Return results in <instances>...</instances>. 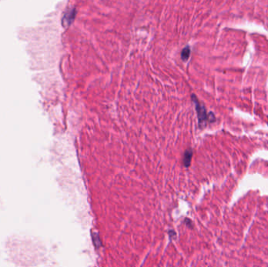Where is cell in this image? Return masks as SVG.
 <instances>
[{"instance_id":"3","label":"cell","mask_w":268,"mask_h":267,"mask_svg":"<svg viewBox=\"0 0 268 267\" xmlns=\"http://www.w3.org/2000/svg\"><path fill=\"white\" fill-rule=\"evenodd\" d=\"M191 157H192L191 150H187L184 153V156H183V164L186 167H188L191 165Z\"/></svg>"},{"instance_id":"2","label":"cell","mask_w":268,"mask_h":267,"mask_svg":"<svg viewBox=\"0 0 268 267\" xmlns=\"http://www.w3.org/2000/svg\"><path fill=\"white\" fill-rule=\"evenodd\" d=\"M76 14V10L75 8H71L67 11L66 13H64V16L62 20V22H63L64 26H68L71 24V23L72 22L74 19H75V17Z\"/></svg>"},{"instance_id":"4","label":"cell","mask_w":268,"mask_h":267,"mask_svg":"<svg viewBox=\"0 0 268 267\" xmlns=\"http://www.w3.org/2000/svg\"><path fill=\"white\" fill-rule=\"evenodd\" d=\"M190 53H191V50L190 47L187 46L186 47L183 49L182 52H181V58L183 60H187L189 58Z\"/></svg>"},{"instance_id":"1","label":"cell","mask_w":268,"mask_h":267,"mask_svg":"<svg viewBox=\"0 0 268 267\" xmlns=\"http://www.w3.org/2000/svg\"><path fill=\"white\" fill-rule=\"evenodd\" d=\"M192 98L195 99L194 102H195V104L196 105V110H197V112H198V117H199V122H205V120H207V118H208V115L206 114V110H205V107L199 104V102L197 99H195V96H192Z\"/></svg>"}]
</instances>
